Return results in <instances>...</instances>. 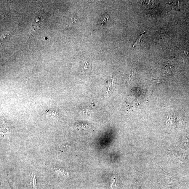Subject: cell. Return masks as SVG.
<instances>
[{"label":"cell","instance_id":"52a82bcc","mask_svg":"<svg viewBox=\"0 0 189 189\" xmlns=\"http://www.w3.org/2000/svg\"><path fill=\"white\" fill-rule=\"evenodd\" d=\"M144 33H142L140 35V37L138 38V39H137V41L135 42V43L134 45V47H135V46H136L137 45H138V44H140L141 42V39L142 36V35H143Z\"/></svg>","mask_w":189,"mask_h":189},{"label":"cell","instance_id":"277c9868","mask_svg":"<svg viewBox=\"0 0 189 189\" xmlns=\"http://www.w3.org/2000/svg\"><path fill=\"white\" fill-rule=\"evenodd\" d=\"M83 68L84 70L87 71H89L90 66V63L88 60H83Z\"/></svg>","mask_w":189,"mask_h":189},{"label":"cell","instance_id":"8992f818","mask_svg":"<svg viewBox=\"0 0 189 189\" xmlns=\"http://www.w3.org/2000/svg\"><path fill=\"white\" fill-rule=\"evenodd\" d=\"M7 180L11 189H17L16 185L13 180L9 178H7Z\"/></svg>","mask_w":189,"mask_h":189},{"label":"cell","instance_id":"3957f363","mask_svg":"<svg viewBox=\"0 0 189 189\" xmlns=\"http://www.w3.org/2000/svg\"><path fill=\"white\" fill-rule=\"evenodd\" d=\"M109 16L107 15H106L102 17L101 20L99 22V26L101 27L103 26L106 24V22H107L109 19Z\"/></svg>","mask_w":189,"mask_h":189},{"label":"cell","instance_id":"6da1fadb","mask_svg":"<svg viewBox=\"0 0 189 189\" xmlns=\"http://www.w3.org/2000/svg\"><path fill=\"white\" fill-rule=\"evenodd\" d=\"M52 170L58 177H63V178H66L68 177V173L65 172L63 169L59 167H54L52 169Z\"/></svg>","mask_w":189,"mask_h":189},{"label":"cell","instance_id":"9c48e42d","mask_svg":"<svg viewBox=\"0 0 189 189\" xmlns=\"http://www.w3.org/2000/svg\"><path fill=\"white\" fill-rule=\"evenodd\" d=\"M188 17H189V15Z\"/></svg>","mask_w":189,"mask_h":189},{"label":"cell","instance_id":"ba28073f","mask_svg":"<svg viewBox=\"0 0 189 189\" xmlns=\"http://www.w3.org/2000/svg\"><path fill=\"white\" fill-rule=\"evenodd\" d=\"M49 115H50L52 116L56 117H58V113L55 111H53L52 112H51L49 113Z\"/></svg>","mask_w":189,"mask_h":189},{"label":"cell","instance_id":"7a4b0ae2","mask_svg":"<svg viewBox=\"0 0 189 189\" xmlns=\"http://www.w3.org/2000/svg\"><path fill=\"white\" fill-rule=\"evenodd\" d=\"M30 183L32 189H37L35 175L33 171L30 174Z\"/></svg>","mask_w":189,"mask_h":189},{"label":"cell","instance_id":"5b68a950","mask_svg":"<svg viewBox=\"0 0 189 189\" xmlns=\"http://www.w3.org/2000/svg\"><path fill=\"white\" fill-rule=\"evenodd\" d=\"M13 31L12 30H9L6 33L4 34L3 36V38L4 39H8L10 37V36L12 34Z\"/></svg>","mask_w":189,"mask_h":189}]
</instances>
